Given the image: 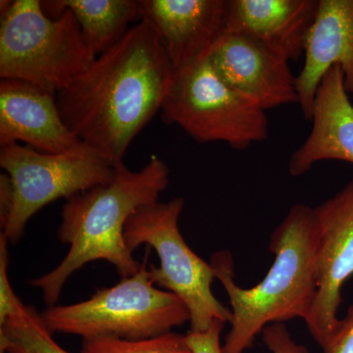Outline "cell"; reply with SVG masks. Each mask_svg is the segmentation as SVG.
Masks as SVG:
<instances>
[{"label": "cell", "instance_id": "9", "mask_svg": "<svg viewBox=\"0 0 353 353\" xmlns=\"http://www.w3.org/2000/svg\"><path fill=\"white\" fill-rule=\"evenodd\" d=\"M319 223L317 290L304 320L324 353L340 324L341 290L353 275V182L315 208Z\"/></svg>", "mask_w": 353, "mask_h": 353}, {"label": "cell", "instance_id": "2", "mask_svg": "<svg viewBox=\"0 0 353 353\" xmlns=\"http://www.w3.org/2000/svg\"><path fill=\"white\" fill-rule=\"evenodd\" d=\"M319 223L315 208L296 204L271 234L275 260L263 280L243 289L234 281L233 256L215 253L211 266L231 304V329L223 353H245L265 327L309 314L317 290Z\"/></svg>", "mask_w": 353, "mask_h": 353}, {"label": "cell", "instance_id": "5", "mask_svg": "<svg viewBox=\"0 0 353 353\" xmlns=\"http://www.w3.org/2000/svg\"><path fill=\"white\" fill-rule=\"evenodd\" d=\"M148 252L141 268L117 285L103 288L88 301L48 306L41 313L51 333L97 338L143 340L170 333L190 322L180 297L154 285L148 272Z\"/></svg>", "mask_w": 353, "mask_h": 353}, {"label": "cell", "instance_id": "3", "mask_svg": "<svg viewBox=\"0 0 353 353\" xmlns=\"http://www.w3.org/2000/svg\"><path fill=\"white\" fill-rule=\"evenodd\" d=\"M170 170L152 155L141 170L118 165L112 180L67 199L57 236L70 245L65 259L52 271L30 281L41 290L46 305H57L64 285L90 262L104 260L115 266L121 279L141 268L125 241L127 221L141 206L158 201L169 185Z\"/></svg>", "mask_w": 353, "mask_h": 353}, {"label": "cell", "instance_id": "17", "mask_svg": "<svg viewBox=\"0 0 353 353\" xmlns=\"http://www.w3.org/2000/svg\"><path fill=\"white\" fill-rule=\"evenodd\" d=\"M0 350L4 353H71L55 341L37 309L22 301L0 324Z\"/></svg>", "mask_w": 353, "mask_h": 353}, {"label": "cell", "instance_id": "11", "mask_svg": "<svg viewBox=\"0 0 353 353\" xmlns=\"http://www.w3.org/2000/svg\"><path fill=\"white\" fill-rule=\"evenodd\" d=\"M175 71L208 57L225 32L228 0H139Z\"/></svg>", "mask_w": 353, "mask_h": 353}, {"label": "cell", "instance_id": "22", "mask_svg": "<svg viewBox=\"0 0 353 353\" xmlns=\"http://www.w3.org/2000/svg\"><path fill=\"white\" fill-rule=\"evenodd\" d=\"M327 353H353V305L348 308L345 317L340 320Z\"/></svg>", "mask_w": 353, "mask_h": 353}, {"label": "cell", "instance_id": "16", "mask_svg": "<svg viewBox=\"0 0 353 353\" xmlns=\"http://www.w3.org/2000/svg\"><path fill=\"white\" fill-rule=\"evenodd\" d=\"M41 7L53 19L65 11L73 14L85 43L97 57L115 46L131 23L141 21L136 0H46Z\"/></svg>", "mask_w": 353, "mask_h": 353}, {"label": "cell", "instance_id": "19", "mask_svg": "<svg viewBox=\"0 0 353 353\" xmlns=\"http://www.w3.org/2000/svg\"><path fill=\"white\" fill-rule=\"evenodd\" d=\"M8 243L6 236L0 233V324L12 314L18 304L22 301L16 296L9 281Z\"/></svg>", "mask_w": 353, "mask_h": 353}, {"label": "cell", "instance_id": "15", "mask_svg": "<svg viewBox=\"0 0 353 353\" xmlns=\"http://www.w3.org/2000/svg\"><path fill=\"white\" fill-rule=\"evenodd\" d=\"M310 121V134L290 158V175H303L324 160L353 164V105L339 65L332 67L320 83Z\"/></svg>", "mask_w": 353, "mask_h": 353}, {"label": "cell", "instance_id": "18", "mask_svg": "<svg viewBox=\"0 0 353 353\" xmlns=\"http://www.w3.org/2000/svg\"><path fill=\"white\" fill-rule=\"evenodd\" d=\"M80 353H192L187 336L167 333L143 340L97 338L83 340Z\"/></svg>", "mask_w": 353, "mask_h": 353}, {"label": "cell", "instance_id": "1", "mask_svg": "<svg viewBox=\"0 0 353 353\" xmlns=\"http://www.w3.org/2000/svg\"><path fill=\"white\" fill-rule=\"evenodd\" d=\"M175 69L154 30L141 20L57 94L65 125L117 167L161 111Z\"/></svg>", "mask_w": 353, "mask_h": 353}, {"label": "cell", "instance_id": "7", "mask_svg": "<svg viewBox=\"0 0 353 353\" xmlns=\"http://www.w3.org/2000/svg\"><path fill=\"white\" fill-rule=\"evenodd\" d=\"M0 165L10 179L11 188L10 208L0 227L11 243L22 238L28 222L44 206L105 185L116 169L83 143L57 154L10 143L1 146Z\"/></svg>", "mask_w": 353, "mask_h": 353}, {"label": "cell", "instance_id": "12", "mask_svg": "<svg viewBox=\"0 0 353 353\" xmlns=\"http://www.w3.org/2000/svg\"><path fill=\"white\" fill-rule=\"evenodd\" d=\"M319 0H228L225 32L248 37L285 61L304 57Z\"/></svg>", "mask_w": 353, "mask_h": 353}, {"label": "cell", "instance_id": "14", "mask_svg": "<svg viewBox=\"0 0 353 353\" xmlns=\"http://www.w3.org/2000/svg\"><path fill=\"white\" fill-rule=\"evenodd\" d=\"M336 65L343 72L347 94L353 95V0H319L304 65L296 76L299 104L305 119L310 120L320 83Z\"/></svg>", "mask_w": 353, "mask_h": 353}, {"label": "cell", "instance_id": "20", "mask_svg": "<svg viewBox=\"0 0 353 353\" xmlns=\"http://www.w3.org/2000/svg\"><path fill=\"white\" fill-rule=\"evenodd\" d=\"M261 334L265 345L272 353H309L307 348L294 341L284 323L268 325Z\"/></svg>", "mask_w": 353, "mask_h": 353}, {"label": "cell", "instance_id": "10", "mask_svg": "<svg viewBox=\"0 0 353 353\" xmlns=\"http://www.w3.org/2000/svg\"><path fill=\"white\" fill-rule=\"evenodd\" d=\"M227 85L266 112L299 103L289 62L248 37L225 32L208 55Z\"/></svg>", "mask_w": 353, "mask_h": 353}, {"label": "cell", "instance_id": "4", "mask_svg": "<svg viewBox=\"0 0 353 353\" xmlns=\"http://www.w3.org/2000/svg\"><path fill=\"white\" fill-rule=\"evenodd\" d=\"M0 77L29 83L53 95L94 61L70 11L48 17L39 0L0 1Z\"/></svg>", "mask_w": 353, "mask_h": 353}, {"label": "cell", "instance_id": "23", "mask_svg": "<svg viewBox=\"0 0 353 353\" xmlns=\"http://www.w3.org/2000/svg\"><path fill=\"white\" fill-rule=\"evenodd\" d=\"M0 353H4L3 352H1V350H0Z\"/></svg>", "mask_w": 353, "mask_h": 353}, {"label": "cell", "instance_id": "8", "mask_svg": "<svg viewBox=\"0 0 353 353\" xmlns=\"http://www.w3.org/2000/svg\"><path fill=\"white\" fill-rule=\"evenodd\" d=\"M161 117L199 143L223 141L236 150L269 134L266 112L227 85L208 57L175 71Z\"/></svg>", "mask_w": 353, "mask_h": 353}, {"label": "cell", "instance_id": "13", "mask_svg": "<svg viewBox=\"0 0 353 353\" xmlns=\"http://www.w3.org/2000/svg\"><path fill=\"white\" fill-rule=\"evenodd\" d=\"M22 141L37 152L57 154L82 143L65 125L57 95L29 83L0 82V146Z\"/></svg>", "mask_w": 353, "mask_h": 353}, {"label": "cell", "instance_id": "6", "mask_svg": "<svg viewBox=\"0 0 353 353\" xmlns=\"http://www.w3.org/2000/svg\"><path fill=\"white\" fill-rule=\"evenodd\" d=\"M183 206V197L141 206L127 221L125 241L132 252L143 245L154 248L160 266L148 265L150 279L157 287L182 299L190 311V331L203 332L218 320L230 323L232 311L211 290L214 269L194 252L181 234L179 219Z\"/></svg>", "mask_w": 353, "mask_h": 353}, {"label": "cell", "instance_id": "21", "mask_svg": "<svg viewBox=\"0 0 353 353\" xmlns=\"http://www.w3.org/2000/svg\"><path fill=\"white\" fill-rule=\"evenodd\" d=\"M225 323L215 321L212 326L203 332L190 331L187 336L188 345L192 353H223L221 333Z\"/></svg>", "mask_w": 353, "mask_h": 353}]
</instances>
